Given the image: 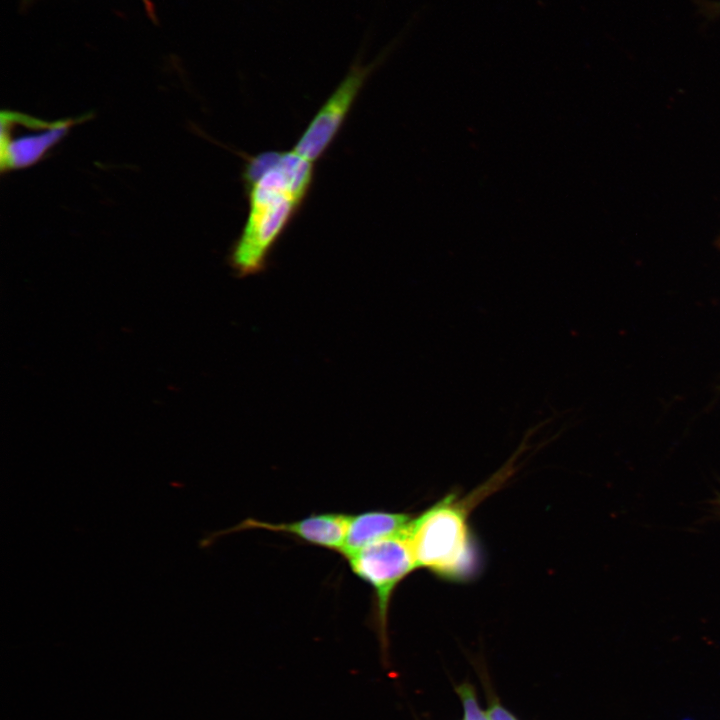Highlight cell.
Segmentation results:
<instances>
[{"label":"cell","mask_w":720,"mask_h":720,"mask_svg":"<svg viewBox=\"0 0 720 720\" xmlns=\"http://www.w3.org/2000/svg\"><path fill=\"white\" fill-rule=\"evenodd\" d=\"M313 178V162L294 150L247 158L242 182L248 214L229 253V263L239 276L265 269L271 250L303 206Z\"/></svg>","instance_id":"1"},{"label":"cell","mask_w":720,"mask_h":720,"mask_svg":"<svg viewBox=\"0 0 720 720\" xmlns=\"http://www.w3.org/2000/svg\"><path fill=\"white\" fill-rule=\"evenodd\" d=\"M407 537L417 568L453 581L472 575L476 557L467 512L455 496H446L412 519Z\"/></svg>","instance_id":"2"},{"label":"cell","mask_w":720,"mask_h":720,"mask_svg":"<svg viewBox=\"0 0 720 720\" xmlns=\"http://www.w3.org/2000/svg\"><path fill=\"white\" fill-rule=\"evenodd\" d=\"M408 527V526H407ZM352 572L374 590L377 605L378 636L387 664V615L397 585L415 568L407 528L399 534L374 542L347 557Z\"/></svg>","instance_id":"3"},{"label":"cell","mask_w":720,"mask_h":720,"mask_svg":"<svg viewBox=\"0 0 720 720\" xmlns=\"http://www.w3.org/2000/svg\"><path fill=\"white\" fill-rule=\"evenodd\" d=\"M88 115L46 121L15 111L1 112L0 168L2 172L27 168L55 146Z\"/></svg>","instance_id":"4"},{"label":"cell","mask_w":720,"mask_h":720,"mask_svg":"<svg viewBox=\"0 0 720 720\" xmlns=\"http://www.w3.org/2000/svg\"><path fill=\"white\" fill-rule=\"evenodd\" d=\"M384 58L385 52L364 65L357 57L299 137L293 148L296 153L313 163L323 156L342 128L366 80Z\"/></svg>","instance_id":"5"},{"label":"cell","mask_w":720,"mask_h":720,"mask_svg":"<svg viewBox=\"0 0 720 720\" xmlns=\"http://www.w3.org/2000/svg\"><path fill=\"white\" fill-rule=\"evenodd\" d=\"M349 515L342 513L315 514L290 523H269L255 519H246L239 525L226 530L209 533L199 542L205 548L213 544L216 538L244 529H264L272 532L287 533L320 547L342 553L347 531Z\"/></svg>","instance_id":"6"},{"label":"cell","mask_w":720,"mask_h":720,"mask_svg":"<svg viewBox=\"0 0 720 720\" xmlns=\"http://www.w3.org/2000/svg\"><path fill=\"white\" fill-rule=\"evenodd\" d=\"M411 520L407 514L385 511L349 515L342 554L347 558L374 542L399 534Z\"/></svg>","instance_id":"7"},{"label":"cell","mask_w":720,"mask_h":720,"mask_svg":"<svg viewBox=\"0 0 720 720\" xmlns=\"http://www.w3.org/2000/svg\"><path fill=\"white\" fill-rule=\"evenodd\" d=\"M455 691L462 703L464 720H490L488 713L480 708L475 689L470 683L459 684Z\"/></svg>","instance_id":"8"},{"label":"cell","mask_w":720,"mask_h":720,"mask_svg":"<svg viewBox=\"0 0 720 720\" xmlns=\"http://www.w3.org/2000/svg\"><path fill=\"white\" fill-rule=\"evenodd\" d=\"M487 713L490 720H518L496 699L491 700Z\"/></svg>","instance_id":"9"},{"label":"cell","mask_w":720,"mask_h":720,"mask_svg":"<svg viewBox=\"0 0 720 720\" xmlns=\"http://www.w3.org/2000/svg\"><path fill=\"white\" fill-rule=\"evenodd\" d=\"M36 0H22L23 6L30 5L32 2ZM144 3V8L146 10L147 15L151 20L154 22H157L156 13H155V7L151 0H142Z\"/></svg>","instance_id":"10"}]
</instances>
